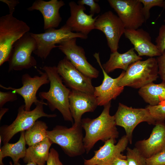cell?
<instances>
[{
  "label": "cell",
  "instance_id": "obj_1",
  "mask_svg": "<svg viewBox=\"0 0 165 165\" xmlns=\"http://www.w3.org/2000/svg\"><path fill=\"white\" fill-rule=\"evenodd\" d=\"M111 102L104 105L100 115L97 118L82 119L81 125L85 132L83 143L86 153L100 140L105 142L111 138H118L119 133L116 127L114 116L110 114Z\"/></svg>",
  "mask_w": 165,
  "mask_h": 165
},
{
  "label": "cell",
  "instance_id": "obj_26",
  "mask_svg": "<svg viewBox=\"0 0 165 165\" xmlns=\"http://www.w3.org/2000/svg\"><path fill=\"white\" fill-rule=\"evenodd\" d=\"M48 128L45 122L37 120L32 126L25 131L26 144L29 147L43 140L48 137Z\"/></svg>",
  "mask_w": 165,
  "mask_h": 165
},
{
  "label": "cell",
  "instance_id": "obj_2",
  "mask_svg": "<svg viewBox=\"0 0 165 165\" xmlns=\"http://www.w3.org/2000/svg\"><path fill=\"white\" fill-rule=\"evenodd\" d=\"M40 68L47 75L50 80V87L47 91L38 94L42 100H46V103L52 111L58 110L64 119L73 123V119L69 109V96L71 90L63 83L57 67L44 66Z\"/></svg>",
  "mask_w": 165,
  "mask_h": 165
},
{
  "label": "cell",
  "instance_id": "obj_24",
  "mask_svg": "<svg viewBox=\"0 0 165 165\" xmlns=\"http://www.w3.org/2000/svg\"><path fill=\"white\" fill-rule=\"evenodd\" d=\"M25 131L20 132V138L16 142H8L4 144L1 147H0V165H4L2 160L6 157H10L12 158L13 165H16L20 159L24 158L27 149Z\"/></svg>",
  "mask_w": 165,
  "mask_h": 165
},
{
  "label": "cell",
  "instance_id": "obj_18",
  "mask_svg": "<svg viewBox=\"0 0 165 165\" xmlns=\"http://www.w3.org/2000/svg\"><path fill=\"white\" fill-rule=\"evenodd\" d=\"M69 109L76 123H81L82 116L86 112H93L98 106L94 94L71 90L69 96Z\"/></svg>",
  "mask_w": 165,
  "mask_h": 165
},
{
  "label": "cell",
  "instance_id": "obj_41",
  "mask_svg": "<svg viewBox=\"0 0 165 165\" xmlns=\"http://www.w3.org/2000/svg\"><path fill=\"white\" fill-rule=\"evenodd\" d=\"M164 22H165V19L164 20Z\"/></svg>",
  "mask_w": 165,
  "mask_h": 165
},
{
  "label": "cell",
  "instance_id": "obj_38",
  "mask_svg": "<svg viewBox=\"0 0 165 165\" xmlns=\"http://www.w3.org/2000/svg\"><path fill=\"white\" fill-rule=\"evenodd\" d=\"M9 110V109L6 108H0V120H1L4 114Z\"/></svg>",
  "mask_w": 165,
  "mask_h": 165
},
{
  "label": "cell",
  "instance_id": "obj_20",
  "mask_svg": "<svg viewBox=\"0 0 165 165\" xmlns=\"http://www.w3.org/2000/svg\"><path fill=\"white\" fill-rule=\"evenodd\" d=\"M124 35L134 46V48L140 56L150 57L159 56L161 53L156 45L152 41L149 33L142 28L125 29Z\"/></svg>",
  "mask_w": 165,
  "mask_h": 165
},
{
  "label": "cell",
  "instance_id": "obj_5",
  "mask_svg": "<svg viewBox=\"0 0 165 165\" xmlns=\"http://www.w3.org/2000/svg\"><path fill=\"white\" fill-rule=\"evenodd\" d=\"M44 105H47V104L44 100L41 99L32 110H25L24 105L19 107L16 117L13 122L9 125H4L0 127V136L3 144L9 142L18 133L28 129L39 118L42 117L53 118L57 116L56 114L45 113Z\"/></svg>",
  "mask_w": 165,
  "mask_h": 165
},
{
  "label": "cell",
  "instance_id": "obj_7",
  "mask_svg": "<svg viewBox=\"0 0 165 165\" xmlns=\"http://www.w3.org/2000/svg\"><path fill=\"white\" fill-rule=\"evenodd\" d=\"M31 34L37 43V48L33 53L43 60L47 58L53 48L58 47L57 44L73 38L86 39L88 38V36L73 32L65 24L59 29L50 28L43 33Z\"/></svg>",
  "mask_w": 165,
  "mask_h": 165
},
{
  "label": "cell",
  "instance_id": "obj_31",
  "mask_svg": "<svg viewBox=\"0 0 165 165\" xmlns=\"http://www.w3.org/2000/svg\"><path fill=\"white\" fill-rule=\"evenodd\" d=\"M155 42L158 49L162 53L165 50V24L162 25L160 28Z\"/></svg>",
  "mask_w": 165,
  "mask_h": 165
},
{
  "label": "cell",
  "instance_id": "obj_35",
  "mask_svg": "<svg viewBox=\"0 0 165 165\" xmlns=\"http://www.w3.org/2000/svg\"><path fill=\"white\" fill-rule=\"evenodd\" d=\"M46 165H64L59 159L58 152L53 148L50 149Z\"/></svg>",
  "mask_w": 165,
  "mask_h": 165
},
{
  "label": "cell",
  "instance_id": "obj_28",
  "mask_svg": "<svg viewBox=\"0 0 165 165\" xmlns=\"http://www.w3.org/2000/svg\"><path fill=\"white\" fill-rule=\"evenodd\" d=\"M156 122L165 120V100L155 106L148 105L146 107Z\"/></svg>",
  "mask_w": 165,
  "mask_h": 165
},
{
  "label": "cell",
  "instance_id": "obj_13",
  "mask_svg": "<svg viewBox=\"0 0 165 165\" xmlns=\"http://www.w3.org/2000/svg\"><path fill=\"white\" fill-rule=\"evenodd\" d=\"M62 81L71 90L94 94V87L91 79L78 70L65 57L57 66Z\"/></svg>",
  "mask_w": 165,
  "mask_h": 165
},
{
  "label": "cell",
  "instance_id": "obj_36",
  "mask_svg": "<svg viewBox=\"0 0 165 165\" xmlns=\"http://www.w3.org/2000/svg\"><path fill=\"white\" fill-rule=\"evenodd\" d=\"M0 1L6 3L8 5L9 13L12 14L14 12L16 6L20 3L18 0H0Z\"/></svg>",
  "mask_w": 165,
  "mask_h": 165
},
{
  "label": "cell",
  "instance_id": "obj_16",
  "mask_svg": "<svg viewBox=\"0 0 165 165\" xmlns=\"http://www.w3.org/2000/svg\"><path fill=\"white\" fill-rule=\"evenodd\" d=\"M102 71L104 79L102 84L94 87V95L95 97L98 106H104L115 99L123 91L124 87L119 86L118 83L123 76L125 71H123L116 78L109 76L105 71L101 64L99 53H95L93 55Z\"/></svg>",
  "mask_w": 165,
  "mask_h": 165
},
{
  "label": "cell",
  "instance_id": "obj_15",
  "mask_svg": "<svg viewBox=\"0 0 165 165\" xmlns=\"http://www.w3.org/2000/svg\"><path fill=\"white\" fill-rule=\"evenodd\" d=\"M77 38L69 39L58 46L72 64L79 71L91 79L96 78L99 72L87 61L84 49L76 43Z\"/></svg>",
  "mask_w": 165,
  "mask_h": 165
},
{
  "label": "cell",
  "instance_id": "obj_34",
  "mask_svg": "<svg viewBox=\"0 0 165 165\" xmlns=\"http://www.w3.org/2000/svg\"><path fill=\"white\" fill-rule=\"evenodd\" d=\"M156 59L158 66V75L162 82H165V50Z\"/></svg>",
  "mask_w": 165,
  "mask_h": 165
},
{
  "label": "cell",
  "instance_id": "obj_32",
  "mask_svg": "<svg viewBox=\"0 0 165 165\" xmlns=\"http://www.w3.org/2000/svg\"><path fill=\"white\" fill-rule=\"evenodd\" d=\"M17 99V94L12 91L8 92L0 91V108L9 102H13Z\"/></svg>",
  "mask_w": 165,
  "mask_h": 165
},
{
  "label": "cell",
  "instance_id": "obj_10",
  "mask_svg": "<svg viewBox=\"0 0 165 165\" xmlns=\"http://www.w3.org/2000/svg\"><path fill=\"white\" fill-rule=\"evenodd\" d=\"M126 29L139 28L146 21L139 0H108Z\"/></svg>",
  "mask_w": 165,
  "mask_h": 165
},
{
  "label": "cell",
  "instance_id": "obj_8",
  "mask_svg": "<svg viewBox=\"0 0 165 165\" xmlns=\"http://www.w3.org/2000/svg\"><path fill=\"white\" fill-rule=\"evenodd\" d=\"M37 48V42L31 33L24 35L13 46L8 61V72L36 67L37 61L31 54Z\"/></svg>",
  "mask_w": 165,
  "mask_h": 165
},
{
  "label": "cell",
  "instance_id": "obj_27",
  "mask_svg": "<svg viewBox=\"0 0 165 165\" xmlns=\"http://www.w3.org/2000/svg\"><path fill=\"white\" fill-rule=\"evenodd\" d=\"M126 160L128 165H146V158L136 147L126 148Z\"/></svg>",
  "mask_w": 165,
  "mask_h": 165
},
{
  "label": "cell",
  "instance_id": "obj_14",
  "mask_svg": "<svg viewBox=\"0 0 165 165\" xmlns=\"http://www.w3.org/2000/svg\"><path fill=\"white\" fill-rule=\"evenodd\" d=\"M41 75H35L33 77L29 74L23 75L21 77L23 86L20 88H16L12 87H6L0 84L1 88L6 90H10L14 93L21 96L24 100L25 110H31L32 105H36L40 100L38 99L36 93L42 85L48 84L50 80L45 72L37 70Z\"/></svg>",
  "mask_w": 165,
  "mask_h": 165
},
{
  "label": "cell",
  "instance_id": "obj_37",
  "mask_svg": "<svg viewBox=\"0 0 165 165\" xmlns=\"http://www.w3.org/2000/svg\"><path fill=\"white\" fill-rule=\"evenodd\" d=\"M111 165H128L126 159L118 158Z\"/></svg>",
  "mask_w": 165,
  "mask_h": 165
},
{
  "label": "cell",
  "instance_id": "obj_39",
  "mask_svg": "<svg viewBox=\"0 0 165 165\" xmlns=\"http://www.w3.org/2000/svg\"><path fill=\"white\" fill-rule=\"evenodd\" d=\"M16 165H22L20 164L19 162L17 163V164H16ZM25 165H38L36 163H35L33 162H29L27 163Z\"/></svg>",
  "mask_w": 165,
  "mask_h": 165
},
{
  "label": "cell",
  "instance_id": "obj_3",
  "mask_svg": "<svg viewBox=\"0 0 165 165\" xmlns=\"http://www.w3.org/2000/svg\"><path fill=\"white\" fill-rule=\"evenodd\" d=\"M82 129L81 123H74L70 128L57 125L52 130L47 131V137L69 156H78L86 152Z\"/></svg>",
  "mask_w": 165,
  "mask_h": 165
},
{
  "label": "cell",
  "instance_id": "obj_33",
  "mask_svg": "<svg viewBox=\"0 0 165 165\" xmlns=\"http://www.w3.org/2000/svg\"><path fill=\"white\" fill-rule=\"evenodd\" d=\"M78 4L81 5H86L90 7L89 12L90 14L93 16L95 13H98L101 11V8L99 5L94 0H79Z\"/></svg>",
  "mask_w": 165,
  "mask_h": 165
},
{
  "label": "cell",
  "instance_id": "obj_19",
  "mask_svg": "<svg viewBox=\"0 0 165 165\" xmlns=\"http://www.w3.org/2000/svg\"><path fill=\"white\" fill-rule=\"evenodd\" d=\"M149 138L136 142L135 147L146 159L165 150V123H156Z\"/></svg>",
  "mask_w": 165,
  "mask_h": 165
},
{
  "label": "cell",
  "instance_id": "obj_11",
  "mask_svg": "<svg viewBox=\"0 0 165 165\" xmlns=\"http://www.w3.org/2000/svg\"><path fill=\"white\" fill-rule=\"evenodd\" d=\"M94 29L102 31L105 35L112 53L117 51L119 40L126 29L119 18L111 11L98 16Z\"/></svg>",
  "mask_w": 165,
  "mask_h": 165
},
{
  "label": "cell",
  "instance_id": "obj_30",
  "mask_svg": "<svg viewBox=\"0 0 165 165\" xmlns=\"http://www.w3.org/2000/svg\"><path fill=\"white\" fill-rule=\"evenodd\" d=\"M146 165H165V150L146 159Z\"/></svg>",
  "mask_w": 165,
  "mask_h": 165
},
{
  "label": "cell",
  "instance_id": "obj_29",
  "mask_svg": "<svg viewBox=\"0 0 165 165\" xmlns=\"http://www.w3.org/2000/svg\"><path fill=\"white\" fill-rule=\"evenodd\" d=\"M143 5V11L146 21L150 16V10L153 7L158 6L165 8V0H139Z\"/></svg>",
  "mask_w": 165,
  "mask_h": 165
},
{
  "label": "cell",
  "instance_id": "obj_12",
  "mask_svg": "<svg viewBox=\"0 0 165 165\" xmlns=\"http://www.w3.org/2000/svg\"><path fill=\"white\" fill-rule=\"evenodd\" d=\"M116 139L111 138L104 142V145L94 151L91 158L84 159V165H111L118 158L126 159L122 153L127 147L129 141L126 135L119 140L116 144Z\"/></svg>",
  "mask_w": 165,
  "mask_h": 165
},
{
  "label": "cell",
  "instance_id": "obj_9",
  "mask_svg": "<svg viewBox=\"0 0 165 165\" xmlns=\"http://www.w3.org/2000/svg\"><path fill=\"white\" fill-rule=\"evenodd\" d=\"M116 126L123 127L129 143L131 144L133 130L139 123L146 122L155 125L156 122L146 108H133L119 103L117 110L114 115Z\"/></svg>",
  "mask_w": 165,
  "mask_h": 165
},
{
  "label": "cell",
  "instance_id": "obj_21",
  "mask_svg": "<svg viewBox=\"0 0 165 165\" xmlns=\"http://www.w3.org/2000/svg\"><path fill=\"white\" fill-rule=\"evenodd\" d=\"M62 0H35L32 6L27 9L29 11L38 10L42 14L45 30L57 27L62 20L59 12L60 9L65 5Z\"/></svg>",
  "mask_w": 165,
  "mask_h": 165
},
{
  "label": "cell",
  "instance_id": "obj_25",
  "mask_svg": "<svg viewBox=\"0 0 165 165\" xmlns=\"http://www.w3.org/2000/svg\"><path fill=\"white\" fill-rule=\"evenodd\" d=\"M138 93L149 105H157L165 100V82L149 83L139 89Z\"/></svg>",
  "mask_w": 165,
  "mask_h": 165
},
{
  "label": "cell",
  "instance_id": "obj_22",
  "mask_svg": "<svg viewBox=\"0 0 165 165\" xmlns=\"http://www.w3.org/2000/svg\"><path fill=\"white\" fill-rule=\"evenodd\" d=\"M142 59V58L135 53L134 48H132L123 53L117 51L112 53L108 61L102 65L107 74L118 68L126 71L131 64Z\"/></svg>",
  "mask_w": 165,
  "mask_h": 165
},
{
  "label": "cell",
  "instance_id": "obj_6",
  "mask_svg": "<svg viewBox=\"0 0 165 165\" xmlns=\"http://www.w3.org/2000/svg\"><path fill=\"white\" fill-rule=\"evenodd\" d=\"M159 77L156 59L150 57L138 60L130 65L119 81V86L140 89L156 80Z\"/></svg>",
  "mask_w": 165,
  "mask_h": 165
},
{
  "label": "cell",
  "instance_id": "obj_23",
  "mask_svg": "<svg viewBox=\"0 0 165 165\" xmlns=\"http://www.w3.org/2000/svg\"><path fill=\"white\" fill-rule=\"evenodd\" d=\"M53 144L47 137L42 141L28 147L23 159L24 162L27 163L33 162L38 165H45L49 157L50 148Z\"/></svg>",
  "mask_w": 165,
  "mask_h": 165
},
{
  "label": "cell",
  "instance_id": "obj_17",
  "mask_svg": "<svg viewBox=\"0 0 165 165\" xmlns=\"http://www.w3.org/2000/svg\"><path fill=\"white\" fill-rule=\"evenodd\" d=\"M70 16L65 24L72 31L80 33L88 36L89 33L94 29L95 23L98 16L88 15L84 12L86 8L84 5L76 3L74 1L69 2Z\"/></svg>",
  "mask_w": 165,
  "mask_h": 165
},
{
  "label": "cell",
  "instance_id": "obj_40",
  "mask_svg": "<svg viewBox=\"0 0 165 165\" xmlns=\"http://www.w3.org/2000/svg\"><path fill=\"white\" fill-rule=\"evenodd\" d=\"M9 164H10V165H13V164L12 163L11 161H10L9 162Z\"/></svg>",
  "mask_w": 165,
  "mask_h": 165
},
{
  "label": "cell",
  "instance_id": "obj_4",
  "mask_svg": "<svg viewBox=\"0 0 165 165\" xmlns=\"http://www.w3.org/2000/svg\"><path fill=\"white\" fill-rule=\"evenodd\" d=\"M30 28L24 21L9 13L0 18V66L8 61L14 43Z\"/></svg>",
  "mask_w": 165,
  "mask_h": 165
}]
</instances>
